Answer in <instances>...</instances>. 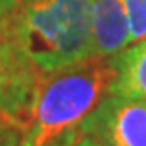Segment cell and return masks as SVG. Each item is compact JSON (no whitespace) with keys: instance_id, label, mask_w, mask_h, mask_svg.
<instances>
[{"instance_id":"cell-1","label":"cell","mask_w":146,"mask_h":146,"mask_svg":"<svg viewBox=\"0 0 146 146\" xmlns=\"http://www.w3.org/2000/svg\"><path fill=\"white\" fill-rule=\"evenodd\" d=\"M118 76L114 56L93 55L39 76L23 146H49L81 127Z\"/></svg>"},{"instance_id":"cell-2","label":"cell","mask_w":146,"mask_h":146,"mask_svg":"<svg viewBox=\"0 0 146 146\" xmlns=\"http://www.w3.org/2000/svg\"><path fill=\"white\" fill-rule=\"evenodd\" d=\"M16 28L40 74L95 55L92 0H27L16 7Z\"/></svg>"},{"instance_id":"cell-3","label":"cell","mask_w":146,"mask_h":146,"mask_svg":"<svg viewBox=\"0 0 146 146\" xmlns=\"http://www.w3.org/2000/svg\"><path fill=\"white\" fill-rule=\"evenodd\" d=\"M79 129L102 146H146V99L109 93Z\"/></svg>"},{"instance_id":"cell-4","label":"cell","mask_w":146,"mask_h":146,"mask_svg":"<svg viewBox=\"0 0 146 146\" xmlns=\"http://www.w3.org/2000/svg\"><path fill=\"white\" fill-rule=\"evenodd\" d=\"M93 53L114 56L130 46L129 14L123 0H92Z\"/></svg>"},{"instance_id":"cell-5","label":"cell","mask_w":146,"mask_h":146,"mask_svg":"<svg viewBox=\"0 0 146 146\" xmlns=\"http://www.w3.org/2000/svg\"><path fill=\"white\" fill-rule=\"evenodd\" d=\"M118 76L111 93L146 99V37L114 55Z\"/></svg>"},{"instance_id":"cell-6","label":"cell","mask_w":146,"mask_h":146,"mask_svg":"<svg viewBox=\"0 0 146 146\" xmlns=\"http://www.w3.org/2000/svg\"><path fill=\"white\" fill-rule=\"evenodd\" d=\"M129 14L130 44L146 37V0H123Z\"/></svg>"},{"instance_id":"cell-7","label":"cell","mask_w":146,"mask_h":146,"mask_svg":"<svg viewBox=\"0 0 146 146\" xmlns=\"http://www.w3.org/2000/svg\"><path fill=\"white\" fill-rule=\"evenodd\" d=\"M70 146H102V144L92 132L78 129V130H74V134H72Z\"/></svg>"},{"instance_id":"cell-8","label":"cell","mask_w":146,"mask_h":146,"mask_svg":"<svg viewBox=\"0 0 146 146\" xmlns=\"http://www.w3.org/2000/svg\"><path fill=\"white\" fill-rule=\"evenodd\" d=\"M27 0H0V13L11 11V9H16L21 4H25Z\"/></svg>"},{"instance_id":"cell-9","label":"cell","mask_w":146,"mask_h":146,"mask_svg":"<svg viewBox=\"0 0 146 146\" xmlns=\"http://www.w3.org/2000/svg\"><path fill=\"white\" fill-rule=\"evenodd\" d=\"M78 130V129H76ZM74 134V132H72ZM72 134H69L67 137H64V139H60V141H56L55 144H49V146H70V139H72Z\"/></svg>"}]
</instances>
